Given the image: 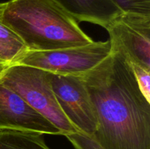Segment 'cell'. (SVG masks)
Listing matches in <instances>:
<instances>
[{"label": "cell", "instance_id": "5b68a950", "mask_svg": "<svg viewBox=\"0 0 150 149\" xmlns=\"http://www.w3.org/2000/svg\"><path fill=\"white\" fill-rule=\"evenodd\" d=\"M51 86L59 105L72 125L92 137L98 120L89 91L81 76L51 74Z\"/></svg>", "mask_w": 150, "mask_h": 149}, {"label": "cell", "instance_id": "6da1fadb", "mask_svg": "<svg viewBox=\"0 0 150 149\" xmlns=\"http://www.w3.org/2000/svg\"><path fill=\"white\" fill-rule=\"evenodd\" d=\"M81 76L95 108L92 138L103 149H150V102L120 48Z\"/></svg>", "mask_w": 150, "mask_h": 149}, {"label": "cell", "instance_id": "ba28073f", "mask_svg": "<svg viewBox=\"0 0 150 149\" xmlns=\"http://www.w3.org/2000/svg\"><path fill=\"white\" fill-rule=\"evenodd\" d=\"M77 21L106 29L122 11L112 0H51Z\"/></svg>", "mask_w": 150, "mask_h": 149}, {"label": "cell", "instance_id": "30bf717a", "mask_svg": "<svg viewBox=\"0 0 150 149\" xmlns=\"http://www.w3.org/2000/svg\"><path fill=\"white\" fill-rule=\"evenodd\" d=\"M0 149H51L42 134L34 132L0 130Z\"/></svg>", "mask_w": 150, "mask_h": 149}, {"label": "cell", "instance_id": "3957f363", "mask_svg": "<svg viewBox=\"0 0 150 149\" xmlns=\"http://www.w3.org/2000/svg\"><path fill=\"white\" fill-rule=\"evenodd\" d=\"M48 71L30 66L15 64L0 74V83L18 93L34 109L52 123L65 136L79 132L59 105Z\"/></svg>", "mask_w": 150, "mask_h": 149}, {"label": "cell", "instance_id": "52a82bcc", "mask_svg": "<svg viewBox=\"0 0 150 149\" xmlns=\"http://www.w3.org/2000/svg\"><path fill=\"white\" fill-rule=\"evenodd\" d=\"M0 130L62 135V131L20 95L0 83Z\"/></svg>", "mask_w": 150, "mask_h": 149}, {"label": "cell", "instance_id": "4fadbf2b", "mask_svg": "<svg viewBox=\"0 0 150 149\" xmlns=\"http://www.w3.org/2000/svg\"><path fill=\"white\" fill-rule=\"evenodd\" d=\"M65 137L72 143L75 149H103L92 137L81 132L67 134Z\"/></svg>", "mask_w": 150, "mask_h": 149}, {"label": "cell", "instance_id": "9c48e42d", "mask_svg": "<svg viewBox=\"0 0 150 149\" xmlns=\"http://www.w3.org/2000/svg\"><path fill=\"white\" fill-rule=\"evenodd\" d=\"M28 51L20 37L0 21V69L16 64Z\"/></svg>", "mask_w": 150, "mask_h": 149}, {"label": "cell", "instance_id": "7c38bea8", "mask_svg": "<svg viewBox=\"0 0 150 149\" xmlns=\"http://www.w3.org/2000/svg\"><path fill=\"white\" fill-rule=\"evenodd\" d=\"M144 96L150 102V69L127 61Z\"/></svg>", "mask_w": 150, "mask_h": 149}, {"label": "cell", "instance_id": "9a60e30c", "mask_svg": "<svg viewBox=\"0 0 150 149\" xmlns=\"http://www.w3.org/2000/svg\"><path fill=\"white\" fill-rule=\"evenodd\" d=\"M2 71H3V70H1V69H0V74H1V72H2Z\"/></svg>", "mask_w": 150, "mask_h": 149}, {"label": "cell", "instance_id": "8fae6325", "mask_svg": "<svg viewBox=\"0 0 150 149\" xmlns=\"http://www.w3.org/2000/svg\"><path fill=\"white\" fill-rule=\"evenodd\" d=\"M124 13L150 15V0H112Z\"/></svg>", "mask_w": 150, "mask_h": 149}, {"label": "cell", "instance_id": "8992f818", "mask_svg": "<svg viewBox=\"0 0 150 149\" xmlns=\"http://www.w3.org/2000/svg\"><path fill=\"white\" fill-rule=\"evenodd\" d=\"M105 29L127 61L150 69V15L122 13Z\"/></svg>", "mask_w": 150, "mask_h": 149}, {"label": "cell", "instance_id": "7a4b0ae2", "mask_svg": "<svg viewBox=\"0 0 150 149\" xmlns=\"http://www.w3.org/2000/svg\"><path fill=\"white\" fill-rule=\"evenodd\" d=\"M0 21L20 37L29 51H53L94 42L76 19L51 0H10Z\"/></svg>", "mask_w": 150, "mask_h": 149}, {"label": "cell", "instance_id": "5bb4252c", "mask_svg": "<svg viewBox=\"0 0 150 149\" xmlns=\"http://www.w3.org/2000/svg\"><path fill=\"white\" fill-rule=\"evenodd\" d=\"M5 5H6V2L0 3V15H1V13H2V11L4 9V7H5Z\"/></svg>", "mask_w": 150, "mask_h": 149}, {"label": "cell", "instance_id": "277c9868", "mask_svg": "<svg viewBox=\"0 0 150 149\" xmlns=\"http://www.w3.org/2000/svg\"><path fill=\"white\" fill-rule=\"evenodd\" d=\"M111 53L110 40L46 51H28L16 64L30 66L61 75L82 76Z\"/></svg>", "mask_w": 150, "mask_h": 149}]
</instances>
